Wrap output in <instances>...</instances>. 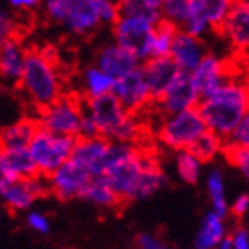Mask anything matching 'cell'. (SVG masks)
Returning a JSON list of instances; mask_svg holds the SVG:
<instances>
[{"label": "cell", "instance_id": "30", "mask_svg": "<svg viewBox=\"0 0 249 249\" xmlns=\"http://www.w3.org/2000/svg\"><path fill=\"white\" fill-rule=\"evenodd\" d=\"M203 162L191 150H178L177 153V171L178 177L185 183H197L201 178Z\"/></svg>", "mask_w": 249, "mask_h": 249}, {"label": "cell", "instance_id": "40", "mask_svg": "<svg viewBox=\"0 0 249 249\" xmlns=\"http://www.w3.org/2000/svg\"><path fill=\"white\" fill-rule=\"evenodd\" d=\"M249 210V194L244 192V194H239L235 197L233 205H231V213L235 217H244Z\"/></svg>", "mask_w": 249, "mask_h": 249}, {"label": "cell", "instance_id": "38", "mask_svg": "<svg viewBox=\"0 0 249 249\" xmlns=\"http://www.w3.org/2000/svg\"><path fill=\"white\" fill-rule=\"evenodd\" d=\"M137 244H139V249H177L166 246L151 233H141L139 239H137Z\"/></svg>", "mask_w": 249, "mask_h": 249}, {"label": "cell", "instance_id": "36", "mask_svg": "<svg viewBox=\"0 0 249 249\" xmlns=\"http://www.w3.org/2000/svg\"><path fill=\"white\" fill-rule=\"evenodd\" d=\"M7 5L18 13H32L41 7V0H7Z\"/></svg>", "mask_w": 249, "mask_h": 249}, {"label": "cell", "instance_id": "23", "mask_svg": "<svg viewBox=\"0 0 249 249\" xmlns=\"http://www.w3.org/2000/svg\"><path fill=\"white\" fill-rule=\"evenodd\" d=\"M36 130V120H31V118H23V120H18L15 123L7 124V126L0 130V148L2 150L27 148L29 141L32 139Z\"/></svg>", "mask_w": 249, "mask_h": 249}, {"label": "cell", "instance_id": "17", "mask_svg": "<svg viewBox=\"0 0 249 249\" xmlns=\"http://www.w3.org/2000/svg\"><path fill=\"white\" fill-rule=\"evenodd\" d=\"M221 36L226 39L230 47L237 52L244 53L249 45V2L235 0L223 25L219 27Z\"/></svg>", "mask_w": 249, "mask_h": 249}, {"label": "cell", "instance_id": "26", "mask_svg": "<svg viewBox=\"0 0 249 249\" xmlns=\"http://www.w3.org/2000/svg\"><path fill=\"white\" fill-rule=\"evenodd\" d=\"M82 197L100 208H112L116 205H120V197L116 196V192L112 191V187L109 185V182L104 177L91 178V182L86 187Z\"/></svg>", "mask_w": 249, "mask_h": 249}, {"label": "cell", "instance_id": "28", "mask_svg": "<svg viewBox=\"0 0 249 249\" xmlns=\"http://www.w3.org/2000/svg\"><path fill=\"white\" fill-rule=\"evenodd\" d=\"M207 192L212 203V210L219 215L226 217L230 213V205L226 201V187H224V177L221 169H212L207 177Z\"/></svg>", "mask_w": 249, "mask_h": 249}, {"label": "cell", "instance_id": "13", "mask_svg": "<svg viewBox=\"0 0 249 249\" xmlns=\"http://www.w3.org/2000/svg\"><path fill=\"white\" fill-rule=\"evenodd\" d=\"M189 75H191V80L199 98H203L212 93L215 88H219L233 73H231V66L226 59L219 57L217 53L207 52L201 61L189 71Z\"/></svg>", "mask_w": 249, "mask_h": 249}, {"label": "cell", "instance_id": "8", "mask_svg": "<svg viewBox=\"0 0 249 249\" xmlns=\"http://www.w3.org/2000/svg\"><path fill=\"white\" fill-rule=\"evenodd\" d=\"M207 130L196 107L166 114L159 126V139L171 150H189L192 142Z\"/></svg>", "mask_w": 249, "mask_h": 249}, {"label": "cell", "instance_id": "12", "mask_svg": "<svg viewBox=\"0 0 249 249\" xmlns=\"http://www.w3.org/2000/svg\"><path fill=\"white\" fill-rule=\"evenodd\" d=\"M110 93L114 94L116 98L120 100V104L130 112H139L150 102H153L141 66H137L123 77L114 78Z\"/></svg>", "mask_w": 249, "mask_h": 249}, {"label": "cell", "instance_id": "35", "mask_svg": "<svg viewBox=\"0 0 249 249\" xmlns=\"http://www.w3.org/2000/svg\"><path fill=\"white\" fill-rule=\"evenodd\" d=\"M15 31H16L15 20L11 18V15L7 11L0 7V45L5 39H9L11 36H15Z\"/></svg>", "mask_w": 249, "mask_h": 249}, {"label": "cell", "instance_id": "22", "mask_svg": "<svg viewBox=\"0 0 249 249\" xmlns=\"http://www.w3.org/2000/svg\"><path fill=\"white\" fill-rule=\"evenodd\" d=\"M226 235H228L226 217L210 210L203 215L199 223L196 239H194V249H213Z\"/></svg>", "mask_w": 249, "mask_h": 249}, {"label": "cell", "instance_id": "32", "mask_svg": "<svg viewBox=\"0 0 249 249\" xmlns=\"http://www.w3.org/2000/svg\"><path fill=\"white\" fill-rule=\"evenodd\" d=\"M223 151H226L228 160L235 167H239L240 173L244 177H249V146H237V144H226L224 142Z\"/></svg>", "mask_w": 249, "mask_h": 249}, {"label": "cell", "instance_id": "16", "mask_svg": "<svg viewBox=\"0 0 249 249\" xmlns=\"http://www.w3.org/2000/svg\"><path fill=\"white\" fill-rule=\"evenodd\" d=\"M110 141H107L102 135L94 137H77L73 144L71 159L82 166L91 177H102L105 171V160H107V151H109Z\"/></svg>", "mask_w": 249, "mask_h": 249}, {"label": "cell", "instance_id": "3", "mask_svg": "<svg viewBox=\"0 0 249 249\" xmlns=\"http://www.w3.org/2000/svg\"><path fill=\"white\" fill-rule=\"evenodd\" d=\"M84 110L93 118L98 135L107 141L134 142L141 134V123L135 112H130L112 93L91 100H84Z\"/></svg>", "mask_w": 249, "mask_h": 249}, {"label": "cell", "instance_id": "15", "mask_svg": "<svg viewBox=\"0 0 249 249\" xmlns=\"http://www.w3.org/2000/svg\"><path fill=\"white\" fill-rule=\"evenodd\" d=\"M39 177L41 175L16 178L0 185V196L4 197L5 205L15 212L29 210L37 201V197H41L47 192V183Z\"/></svg>", "mask_w": 249, "mask_h": 249}, {"label": "cell", "instance_id": "1", "mask_svg": "<svg viewBox=\"0 0 249 249\" xmlns=\"http://www.w3.org/2000/svg\"><path fill=\"white\" fill-rule=\"evenodd\" d=\"M207 130L226 139L246 114H249L248 82L240 75H231L196 105Z\"/></svg>", "mask_w": 249, "mask_h": 249}, {"label": "cell", "instance_id": "21", "mask_svg": "<svg viewBox=\"0 0 249 249\" xmlns=\"http://www.w3.org/2000/svg\"><path fill=\"white\" fill-rule=\"evenodd\" d=\"M27 48L16 36H11L0 45V80L5 84H18L25 62Z\"/></svg>", "mask_w": 249, "mask_h": 249}, {"label": "cell", "instance_id": "6", "mask_svg": "<svg viewBox=\"0 0 249 249\" xmlns=\"http://www.w3.org/2000/svg\"><path fill=\"white\" fill-rule=\"evenodd\" d=\"M84 114V100L75 94H61L52 104L37 110L36 123L39 128L70 137H78Z\"/></svg>", "mask_w": 249, "mask_h": 249}, {"label": "cell", "instance_id": "5", "mask_svg": "<svg viewBox=\"0 0 249 249\" xmlns=\"http://www.w3.org/2000/svg\"><path fill=\"white\" fill-rule=\"evenodd\" d=\"M75 139L77 137L53 134V132H48V130L37 126L32 139L27 144V150L34 160L37 175L48 177L61 164H64L71 157Z\"/></svg>", "mask_w": 249, "mask_h": 249}, {"label": "cell", "instance_id": "7", "mask_svg": "<svg viewBox=\"0 0 249 249\" xmlns=\"http://www.w3.org/2000/svg\"><path fill=\"white\" fill-rule=\"evenodd\" d=\"M151 160H153L151 157L142 153L139 148H135L130 155L110 164L102 177L109 182L116 196L120 197V201H132V199H137L141 178H142L144 167Z\"/></svg>", "mask_w": 249, "mask_h": 249}, {"label": "cell", "instance_id": "24", "mask_svg": "<svg viewBox=\"0 0 249 249\" xmlns=\"http://www.w3.org/2000/svg\"><path fill=\"white\" fill-rule=\"evenodd\" d=\"M114 78L107 75L104 70H100L96 64L84 68L80 73V91H82L84 100L98 98L104 94L110 93Z\"/></svg>", "mask_w": 249, "mask_h": 249}, {"label": "cell", "instance_id": "10", "mask_svg": "<svg viewBox=\"0 0 249 249\" xmlns=\"http://www.w3.org/2000/svg\"><path fill=\"white\" fill-rule=\"evenodd\" d=\"M160 20H153L141 15H120L112 23L114 43L134 53L141 62L148 59V43L153 27Z\"/></svg>", "mask_w": 249, "mask_h": 249}, {"label": "cell", "instance_id": "20", "mask_svg": "<svg viewBox=\"0 0 249 249\" xmlns=\"http://www.w3.org/2000/svg\"><path fill=\"white\" fill-rule=\"evenodd\" d=\"M141 70H142V75H144V80L148 84V88H150L151 98L153 100L160 98L164 89L169 86L171 78L178 71V68L169 59V55L146 59V61L141 62Z\"/></svg>", "mask_w": 249, "mask_h": 249}, {"label": "cell", "instance_id": "29", "mask_svg": "<svg viewBox=\"0 0 249 249\" xmlns=\"http://www.w3.org/2000/svg\"><path fill=\"white\" fill-rule=\"evenodd\" d=\"M223 148H224L223 137H219L217 134H213L210 130H205V132L192 142V146L189 150H191L201 162H208V160H213V159L223 151Z\"/></svg>", "mask_w": 249, "mask_h": 249}, {"label": "cell", "instance_id": "19", "mask_svg": "<svg viewBox=\"0 0 249 249\" xmlns=\"http://www.w3.org/2000/svg\"><path fill=\"white\" fill-rule=\"evenodd\" d=\"M96 66L112 78H118L141 66V61L130 50L112 41L100 48L98 55H96Z\"/></svg>", "mask_w": 249, "mask_h": 249}, {"label": "cell", "instance_id": "14", "mask_svg": "<svg viewBox=\"0 0 249 249\" xmlns=\"http://www.w3.org/2000/svg\"><path fill=\"white\" fill-rule=\"evenodd\" d=\"M155 102H159V107L162 109L164 114H173L178 110L196 107L197 102H199V94H197L196 88L192 84L189 71L178 70L175 73V77L171 78L169 86L160 94V98L155 100Z\"/></svg>", "mask_w": 249, "mask_h": 249}, {"label": "cell", "instance_id": "2", "mask_svg": "<svg viewBox=\"0 0 249 249\" xmlns=\"http://www.w3.org/2000/svg\"><path fill=\"white\" fill-rule=\"evenodd\" d=\"M18 86L29 100V104L34 105L37 110L64 94L61 70L52 50L48 48L27 50Z\"/></svg>", "mask_w": 249, "mask_h": 249}, {"label": "cell", "instance_id": "37", "mask_svg": "<svg viewBox=\"0 0 249 249\" xmlns=\"http://www.w3.org/2000/svg\"><path fill=\"white\" fill-rule=\"evenodd\" d=\"M230 240H231V249H249V231H248V228L239 226V228L231 233Z\"/></svg>", "mask_w": 249, "mask_h": 249}, {"label": "cell", "instance_id": "43", "mask_svg": "<svg viewBox=\"0 0 249 249\" xmlns=\"http://www.w3.org/2000/svg\"><path fill=\"white\" fill-rule=\"evenodd\" d=\"M213 249H231V240H230L228 235H226V237H224V239L221 240V242H219Z\"/></svg>", "mask_w": 249, "mask_h": 249}, {"label": "cell", "instance_id": "9", "mask_svg": "<svg viewBox=\"0 0 249 249\" xmlns=\"http://www.w3.org/2000/svg\"><path fill=\"white\" fill-rule=\"evenodd\" d=\"M233 4L235 0H187V16L180 29L203 39L210 32L219 31Z\"/></svg>", "mask_w": 249, "mask_h": 249}, {"label": "cell", "instance_id": "25", "mask_svg": "<svg viewBox=\"0 0 249 249\" xmlns=\"http://www.w3.org/2000/svg\"><path fill=\"white\" fill-rule=\"evenodd\" d=\"M4 153V162L7 167V175L9 180L16 178H27V177H36L37 169L34 166L31 153L27 148H13V150H2Z\"/></svg>", "mask_w": 249, "mask_h": 249}, {"label": "cell", "instance_id": "11", "mask_svg": "<svg viewBox=\"0 0 249 249\" xmlns=\"http://www.w3.org/2000/svg\"><path fill=\"white\" fill-rule=\"evenodd\" d=\"M91 175H89L82 166H78L77 162L68 159L64 164L48 175V189L62 201H70V199H77L82 197L86 187L91 182Z\"/></svg>", "mask_w": 249, "mask_h": 249}, {"label": "cell", "instance_id": "18", "mask_svg": "<svg viewBox=\"0 0 249 249\" xmlns=\"http://www.w3.org/2000/svg\"><path fill=\"white\" fill-rule=\"evenodd\" d=\"M207 53V47L201 37L191 36L185 31L178 29L173 37L171 48H169V59L175 62V66L180 71H191L197 62Z\"/></svg>", "mask_w": 249, "mask_h": 249}, {"label": "cell", "instance_id": "42", "mask_svg": "<svg viewBox=\"0 0 249 249\" xmlns=\"http://www.w3.org/2000/svg\"><path fill=\"white\" fill-rule=\"evenodd\" d=\"M142 4L146 5V7H150V9H157V11H160V4H162V0H141Z\"/></svg>", "mask_w": 249, "mask_h": 249}, {"label": "cell", "instance_id": "27", "mask_svg": "<svg viewBox=\"0 0 249 249\" xmlns=\"http://www.w3.org/2000/svg\"><path fill=\"white\" fill-rule=\"evenodd\" d=\"M177 27L167 23V21L160 20L153 27L150 36V43H148V59L153 57H166L171 48L173 37L177 34Z\"/></svg>", "mask_w": 249, "mask_h": 249}, {"label": "cell", "instance_id": "34", "mask_svg": "<svg viewBox=\"0 0 249 249\" xmlns=\"http://www.w3.org/2000/svg\"><path fill=\"white\" fill-rule=\"evenodd\" d=\"M27 224L36 233L47 235L50 231V219L41 212H29L27 213Z\"/></svg>", "mask_w": 249, "mask_h": 249}, {"label": "cell", "instance_id": "4", "mask_svg": "<svg viewBox=\"0 0 249 249\" xmlns=\"http://www.w3.org/2000/svg\"><path fill=\"white\" fill-rule=\"evenodd\" d=\"M48 20L75 36H89L102 27L96 15V0H41Z\"/></svg>", "mask_w": 249, "mask_h": 249}, {"label": "cell", "instance_id": "41", "mask_svg": "<svg viewBox=\"0 0 249 249\" xmlns=\"http://www.w3.org/2000/svg\"><path fill=\"white\" fill-rule=\"evenodd\" d=\"M5 182H9V175H7V167H5L4 162V153L0 148V185H4Z\"/></svg>", "mask_w": 249, "mask_h": 249}, {"label": "cell", "instance_id": "31", "mask_svg": "<svg viewBox=\"0 0 249 249\" xmlns=\"http://www.w3.org/2000/svg\"><path fill=\"white\" fill-rule=\"evenodd\" d=\"M187 16V0H162L160 18L177 29L183 25Z\"/></svg>", "mask_w": 249, "mask_h": 249}, {"label": "cell", "instance_id": "33", "mask_svg": "<svg viewBox=\"0 0 249 249\" xmlns=\"http://www.w3.org/2000/svg\"><path fill=\"white\" fill-rule=\"evenodd\" d=\"M226 144H237V146H249V114H246L239 123L235 124V128L230 132V135L224 139Z\"/></svg>", "mask_w": 249, "mask_h": 249}, {"label": "cell", "instance_id": "39", "mask_svg": "<svg viewBox=\"0 0 249 249\" xmlns=\"http://www.w3.org/2000/svg\"><path fill=\"white\" fill-rule=\"evenodd\" d=\"M98 135V128L94 124L93 118L84 110L82 120H80V130H78V137H94Z\"/></svg>", "mask_w": 249, "mask_h": 249}]
</instances>
